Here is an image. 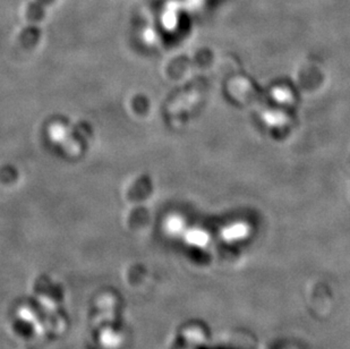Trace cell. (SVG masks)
I'll return each mask as SVG.
<instances>
[{"instance_id":"6da1fadb","label":"cell","mask_w":350,"mask_h":349,"mask_svg":"<svg viewBox=\"0 0 350 349\" xmlns=\"http://www.w3.org/2000/svg\"><path fill=\"white\" fill-rule=\"evenodd\" d=\"M250 233L251 228L246 222H234L222 229L221 237L224 241L234 243L247 238Z\"/></svg>"},{"instance_id":"7a4b0ae2","label":"cell","mask_w":350,"mask_h":349,"mask_svg":"<svg viewBox=\"0 0 350 349\" xmlns=\"http://www.w3.org/2000/svg\"><path fill=\"white\" fill-rule=\"evenodd\" d=\"M185 240L192 246L205 247L210 243V235L202 229H191L186 233Z\"/></svg>"},{"instance_id":"3957f363","label":"cell","mask_w":350,"mask_h":349,"mask_svg":"<svg viewBox=\"0 0 350 349\" xmlns=\"http://www.w3.org/2000/svg\"><path fill=\"white\" fill-rule=\"evenodd\" d=\"M265 120L268 122L269 125H281L284 122V116L281 112H265Z\"/></svg>"},{"instance_id":"277c9868","label":"cell","mask_w":350,"mask_h":349,"mask_svg":"<svg viewBox=\"0 0 350 349\" xmlns=\"http://www.w3.org/2000/svg\"><path fill=\"white\" fill-rule=\"evenodd\" d=\"M272 96L274 100H277V103H284L291 100V94L288 90L277 88L272 91Z\"/></svg>"},{"instance_id":"5b68a950","label":"cell","mask_w":350,"mask_h":349,"mask_svg":"<svg viewBox=\"0 0 350 349\" xmlns=\"http://www.w3.org/2000/svg\"><path fill=\"white\" fill-rule=\"evenodd\" d=\"M184 222L179 218H172L169 220L168 229L172 234H180L184 231Z\"/></svg>"}]
</instances>
